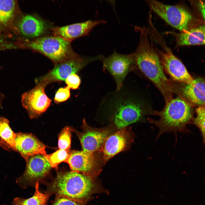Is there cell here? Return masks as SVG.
<instances>
[{"label": "cell", "mask_w": 205, "mask_h": 205, "mask_svg": "<svg viewBox=\"0 0 205 205\" xmlns=\"http://www.w3.org/2000/svg\"><path fill=\"white\" fill-rule=\"evenodd\" d=\"M136 66L150 80L163 95L165 103L173 98L176 86L166 76L157 51L150 43L147 32H140L139 44L134 53Z\"/></svg>", "instance_id": "1"}, {"label": "cell", "mask_w": 205, "mask_h": 205, "mask_svg": "<svg viewBox=\"0 0 205 205\" xmlns=\"http://www.w3.org/2000/svg\"><path fill=\"white\" fill-rule=\"evenodd\" d=\"M192 109L190 103L182 97L173 98L165 103L160 111L154 110L153 115L159 118L157 120L147 118L148 122L155 125L158 128L157 139L165 132L183 130L192 117Z\"/></svg>", "instance_id": "2"}, {"label": "cell", "mask_w": 205, "mask_h": 205, "mask_svg": "<svg viewBox=\"0 0 205 205\" xmlns=\"http://www.w3.org/2000/svg\"><path fill=\"white\" fill-rule=\"evenodd\" d=\"M93 186L92 178L84 174L73 171L59 172L49 185L48 193L79 202L89 197Z\"/></svg>", "instance_id": "3"}, {"label": "cell", "mask_w": 205, "mask_h": 205, "mask_svg": "<svg viewBox=\"0 0 205 205\" xmlns=\"http://www.w3.org/2000/svg\"><path fill=\"white\" fill-rule=\"evenodd\" d=\"M144 100L132 96L120 95L113 101L110 107L112 120L119 130L136 123L148 121L147 116L154 110Z\"/></svg>", "instance_id": "4"}, {"label": "cell", "mask_w": 205, "mask_h": 205, "mask_svg": "<svg viewBox=\"0 0 205 205\" xmlns=\"http://www.w3.org/2000/svg\"><path fill=\"white\" fill-rule=\"evenodd\" d=\"M71 42L61 37L54 35L28 41L24 46L40 52L56 64L77 55L72 49Z\"/></svg>", "instance_id": "5"}, {"label": "cell", "mask_w": 205, "mask_h": 205, "mask_svg": "<svg viewBox=\"0 0 205 205\" xmlns=\"http://www.w3.org/2000/svg\"><path fill=\"white\" fill-rule=\"evenodd\" d=\"M102 56L82 57L78 54L63 62L55 64L53 69L48 73L35 80L36 84L46 86L53 82L65 81L73 73L78 72L91 62L101 60Z\"/></svg>", "instance_id": "6"}, {"label": "cell", "mask_w": 205, "mask_h": 205, "mask_svg": "<svg viewBox=\"0 0 205 205\" xmlns=\"http://www.w3.org/2000/svg\"><path fill=\"white\" fill-rule=\"evenodd\" d=\"M150 9L168 24L181 32L188 30L192 16L188 11L179 5H170L155 0L147 1Z\"/></svg>", "instance_id": "7"}, {"label": "cell", "mask_w": 205, "mask_h": 205, "mask_svg": "<svg viewBox=\"0 0 205 205\" xmlns=\"http://www.w3.org/2000/svg\"><path fill=\"white\" fill-rule=\"evenodd\" d=\"M101 60L102 61L103 67L114 78L117 91L122 87L123 81L128 74L136 66L134 53L124 55L115 51L107 58L102 56Z\"/></svg>", "instance_id": "8"}, {"label": "cell", "mask_w": 205, "mask_h": 205, "mask_svg": "<svg viewBox=\"0 0 205 205\" xmlns=\"http://www.w3.org/2000/svg\"><path fill=\"white\" fill-rule=\"evenodd\" d=\"M26 166L24 173L16 180L21 188L36 184L48 175L52 168L45 156L37 154L30 156L26 161Z\"/></svg>", "instance_id": "9"}, {"label": "cell", "mask_w": 205, "mask_h": 205, "mask_svg": "<svg viewBox=\"0 0 205 205\" xmlns=\"http://www.w3.org/2000/svg\"><path fill=\"white\" fill-rule=\"evenodd\" d=\"M135 137L131 128L128 127L109 135L100 151L102 153L104 162H106L115 155L129 148Z\"/></svg>", "instance_id": "10"}, {"label": "cell", "mask_w": 205, "mask_h": 205, "mask_svg": "<svg viewBox=\"0 0 205 205\" xmlns=\"http://www.w3.org/2000/svg\"><path fill=\"white\" fill-rule=\"evenodd\" d=\"M46 87L42 84H37L22 96V105L31 118L38 116L44 112L50 105L51 100L45 93Z\"/></svg>", "instance_id": "11"}, {"label": "cell", "mask_w": 205, "mask_h": 205, "mask_svg": "<svg viewBox=\"0 0 205 205\" xmlns=\"http://www.w3.org/2000/svg\"><path fill=\"white\" fill-rule=\"evenodd\" d=\"M82 127V132H74L79 140L82 150L90 153L100 151L107 138L111 134L109 128H93L87 124L85 119Z\"/></svg>", "instance_id": "12"}, {"label": "cell", "mask_w": 205, "mask_h": 205, "mask_svg": "<svg viewBox=\"0 0 205 205\" xmlns=\"http://www.w3.org/2000/svg\"><path fill=\"white\" fill-rule=\"evenodd\" d=\"M165 50H157L164 70L175 81L186 84H191L194 79L187 71L182 62L167 47Z\"/></svg>", "instance_id": "13"}, {"label": "cell", "mask_w": 205, "mask_h": 205, "mask_svg": "<svg viewBox=\"0 0 205 205\" xmlns=\"http://www.w3.org/2000/svg\"><path fill=\"white\" fill-rule=\"evenodd\" d=\"M66 163L72 171L83 173L91 178L97 175L101 170L98 160L94 153L83 150L70 151Z\"/></svg>", "instance_id": "14"}, {"label": "cell", "mask_w": 205, "mask_h": 205, "mask_svg": "<svg viewBox=\"0 0 205 205\" xmlns=\"http://www.w3.org/2000/svg\"><path fill=\"white\" fill-rule=\"evenodd\" d=\"M46 146L33 135L28 133H17L14 150L19 153L26 161L31 156L41 154L46 155Z\"/></svg>", "instance_id": "15"}, {"label": "cell", "mask_w": 205, "mask_h": 205, "mask_svg": "<svg viewBox=\"0 0 205 205\" xmlns=\"http://www.w3.org/2000/svg\"><path fill=\"white\" fill-rule=\"evenodd\" d=\"M103 20H88L52 29L54 36L61 37L71 42L77 38L88 35L92 29L100 24L105 23Z\"/></svg>", "instance_id": "16"}, {"label": "cell", "mask_w": 205, "mask_h": 205, "mask_svg": "<svg viewBox=\"0 0 205 205\" xmlns=\"http://www.w3.org/2000/svg\"><path fill=\"white\" fill-rule=\"evenodd\" d=\"M182 97L189 103L205 107V79L198 77L181 89Z\"/></svg>", "instance_id": "17"}, {"label": "cell", "mask_w": 205, "mask_h": 205, "mask_svg": "<svg viewBox=\"0 0 205 205\" xmlns=\"http://www.w3.org/2000/svg\"><path fill=\"white\" fill-rule=\"evenodd\" d=\"M18 29L25 36L35 38L40 36L46 31L45 22L37 17L30 15L23 16L17 24Z\"/></svg>", "instance_id": "18"}, {"label": "cell", "mask_w": 205, "mask_h": 205, "mask_svg": "<svg viewBox=\"0 0 205 205\" xmlns=\"http://www.w3.org/2000/svg\"><path fill=\"white\" fill-rule=\"evenodd\" d=\"M176 35L177 46L205 45V25L188 29Z\"/></svg>", "instance_id": "19"}, {"label": "cell", "mask_w": 205, "mask_h": 205, "mask_svg": "<svg viewBox=\"0 0 205 205\" xmlns=\"http://www.w3.org/2000/svg\"><path fill=\"white\" fill-rule=\"evenodd\" d=\"M16 134L12 130L6 118L0 117V145L7 150H14Z\"/></svg>", "instance_id": "20"}, {"label": "cell", "mask_w": 205, "mask_h": 205, "mask_svg": "<svg viewBox=\"0 0 205 205\" xmlns=\"http://www.w3.org/2000/svg\"><path fill=\"white\" fill-rule=\"evenodd\" d=\"M35 191L34 195L27 199L18 197L14 198L12 205H47V203L50 194L43 193L39 190V182L35 184Z\"/></svg>", "instance_id": "21"}, {"label": "cell", "mask_w": 205, "mask_h": 205, "mask_svg": "<svg viewBox=\"0 0 205 205\" xmlns=\"http://www.w3.org/2000/svg\"><path fill=\"white\" fill-rule=\"evenodd\" d=\"M16 3L14 0H0V23L7 25L15 16Z\"/></svg>", "instance_id": "22"}, {"label": "cell", "mask_w": 205, "mask_h": 205, "mask_svg": "<svg viewBox=\"0 0 205 205\" xmlns=\"http://www.w3.org/2000/svg\"><path fill=\"white\" fill-rule=\"evenodd\" d=\"M70 150L59 149L54 152L45 156L52 167L57 169L58 165L62 162H67Z\"/></svg>", "instance_id": "23"}, {"label": "cell", "mask_w": 205, "mask_h": 205, "mask_svg": "<svg viewBox=\"0 0 205 205\" xmlns=\"http://www.w3.org/2000/svg\"><path fill=\"white\" fill-rule=\"evenodd\" d=\"M71 130L69 127H64L60 133L58 140L59 149L70 150L71 145Z\"/></svg>", "instance_id": "24"}, {"label": "cell", "mask_w": 205, "mask_h": 205, "mask_svg": "<svg viewBox=\"0 0 205 205\" xmlns=\"http://www.w3.org/2000/svg\"><path fill=\"white\" fill-rule=\"evenodd\" d=\"M196 113L194 123L200 130L205 143V107H198L196 109Z\"/></svg>", "instance_id": "25"}, {"label": "cell", "mask_w": 205, "mask_h": 205, "mask_svg": "<svg viewBox=\"0 0 205 205\" xmlns=\"http://www.w3.org/2000/svg\"><path fill=\"white\" fill-rule=\"evenodd\" d=\"M70 89L67 86L59 88L56 92L54 101L57 103L62 102L67 100L70 96Z\"/></svg>", "instance_id": "26"}, {"label": "cell", "mask_w": 205, "mask_h": 205, "mask_svg": "<svg viewBox=\"0 0 205 205\" xmlns=\"http://www.w3.org/2000/svg\"><path fill=\"white\" fill-rule=\"evenodd\" d=\"M67 87L70 89H76L80 85L81 81L79 76L76 73L72 74L69 76L65 79Z\"/></svg>", "instance_id": "27"}, {"label": "cell", "mask_w": 205, "mask_h": 205, "mask_svg": "<svg viewBox=\"0 0 205 205\" xmlns=\"http://www.w3.org/2000/svg\"><path fill=\"white\" fill-rule=\"evenodd\" d=\"M79 203L66 197L57 196L52 205H80Z\"/></svg>", "instance_id": "28"}, {"label": "cell", "mask_w": 205, "mask_h": 205, "mask_svg": "<svg viewBox=\"0 0 205 205\" xmlns=\"http://www.w3.org/2000/svg\"><path fill=\"white\" fill-rule=\"evenodd\" d=\"M197 5L205 22V2L200 1Z\"/></svg>", "instance_id": "29"}, {"label": "cell", "mask_w": 205, "mask_h": 205, "mask_svg": "<svg viewBox=\"0 0 205 205\" xmlns=\"http://www.w3.org/2000/svg\"><path fill=\"white\" fill-rule=\"evenodd\" d=\"M0 43H1V41H0V44H0Z\"/></svg>", "instance_id": "30"}]
</instances>
